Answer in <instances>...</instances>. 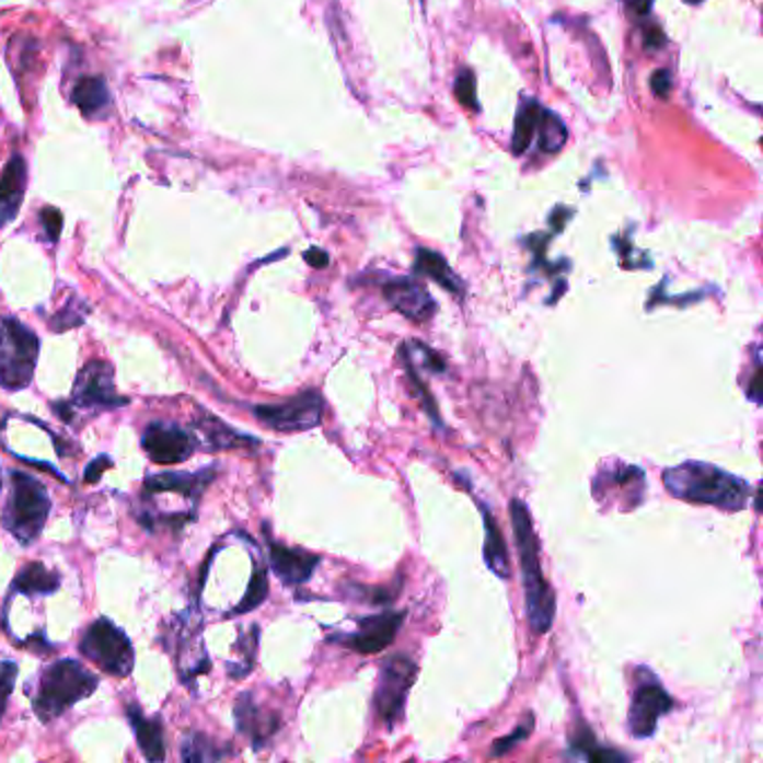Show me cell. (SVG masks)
<instances>
[{"mask_svg":"<svg viewBox=\"0 0 763 763\" xmlns=\"http://www.w3.org/2000/svg\"><path fill=\"white\" fill-rule=\"evenodd\" d=\"M81 654L113 677H128L135 668V649L130 638L108 619H99L85 629L81 638Z\"/></svg>","mask_w":763,"mask_h":763,"instance_id":"cell-6","label":"cell"},{"mask_svg":"<svg viewBox=\"0 0 763 763\" xmlns=\"http://www.w3.org/2000/svg\"><path fill=\"white\" fill-rule=\"evenodd\" d=\"M537 130H540V148L544 152H557L567 143V137H569L567 126L559 122L557 115H553L548 111H542Z\"/></svg>","mask_w":763,"mask_h":763,"instance_id":"cell-27","label":"cell"},{"mask_svg":"<svg viewBox=\"0 0 763 763\" xmlns=\"http://www.w3.org/2000/svg\"><path fill=\"white\" fill-rule=\"evenodd\" d=\"M569 754L576 759H585V761H596V763H609V761H627V754L614 750V748H604L596 741L593 732L589 730L587 724H582L578 728V732L571 737L569 741Z\"/></svg>","mask_w":763,"mask_h":763,"instance_id":"cell-23","label":"cell"},{"mask_svg":"<svg viewBox=\"0 0 763 763\" xmlns=\"http://www.w3.org/2000/svg\"><path fill=\"white\" fill-rule=\"evenodd\" d=\"M41 224H43V231H45V238L49 242H59V235L63 231V213L55 207H45L41 211Z\"/></svg>","mask_w":763,"mask_h":763,"instance_id":"cell-34","label":"cell"},{"mask_svg":"<svg viewBox=\"0 0 763 763\" xmlns=\"http://www.w3.org/2000/svg\"><path fill=\"white\" fill-rule=\"evenodd\" d=\"M666 490L690 504H705L721 511H743L750 499V484L732 473L705 462H685L663 473Z\"/></svg>","mask_w":763,"mask_h":763,"instance_id":"cell-2","label":"cell"},{"mask_svg":"<svg viewBox=\"0 0 763 763\" xmlns=\"http://www.w3.org/2000/svg\"><path fill=\"white\" fill-rule=\"evenodd\" d=\"M27 188V164L21 155H14L5 171L0 173V229L12 224L21 211Z\"/></svg>","mask_w":763,"mask_h":763,"instance_id":"cell-15","label":"cell"},{"mask_svg":"<svg viewBox=\"0 0 763 763\" xmlns=\"http://www.w3.org/2000/svg\"><path fill=\"white\" fill-rule=\"evenodd\" d=\"M670 88H672V77H670V72H666V70H658V72H654V77H651V90H654V94H658V96H668V92H670Z\"/></svg>","mask_w":763,"mask_h":763,"instance_id":"cell-35","label":"cell"},{"mask_svg":"<svg viewBox=\"0 0 763 763\" xmlns=\"http://www.w3.org/2000/svg\"><path fill=\"white\" fill-rule=\"evenodd\" d=\"M235 724L238 730L246 735L256 748H261L280 728V719L271 712H263L251 694L240 696L235 705Z\"/></svg>","mask_w":763,"mask_h":763,"instance_id":"cell-16","label":"cell"},{"mask_svg":"<svg viewBox=\"0 0 763 763\" xmlns=\"http://www.w3.org/2000/svg\"><path fill=\"white\" fill-rule=\"evenodd\" d=\"M623 3H625L627 12H629L634 19H645V16H649V12H651V3H654V0H623Z\"/></svg>","mask_w":763,"mask_h":763,"instance_id":"cell-38","label":"cell"},{"mask_svg":"<svg viewBox=\"0 0 763 763\" xmlns=\"http://www.w3.org/2000/svg\"><path fill=\"white\" fill-rule=\"evenodd\" d=\"M383 296L394 312L417 323L432 319L437 312V302L430 291L413 278H390L383 282Z\"/></svg>","mask_w":763,"mask_h":763,"instance_id":"cell-13","label":"cell"},{"mask_svg":"<svg viewBox=\"0 0 763 763\" xmlns=\"http://www.w3.org/2000/svg\"><path fill=\"white\" fill-rule=\"evenodd\" d=\"M674 709V698L668 694L647 668H640L636 672V690L632 694V705L627 715L629 735L634 739H649L656 735L660 717H666L668 712Z\"/></svg>","mask_w":763,"mask_h":763,"instance_id":"cell-8","label":"cell"},{"mask_svg":"<svg viewBox=\"0 0 763 763\" xmlns=\"http://www.w3.org/2000/svg\"><path fill=\"white\" fill-rule=\"evenodd\" d=\"M96 687L99 679L90 674L81 663H77V660H57L38 679V690L32 696L34 715L43 724H49L61 717L74 703L92 696Z\"/></svg>","mask_w":763,"mask_h":763,"instance_id":"cell-3","label":"cell"},{"mask_svg":"<svg viewBox=\"0 0 763 763\" xmlns=\"http://www.w3.org/2000/svg\"><path fill=\"white\" fill-rule=\"evenodd\" d=\"M454 96L460 101L462 106L471 108V111H479L477 104V92H475V77L471 70H462V74L456 77L454 81Z\"/></svg>","mask_w":763,"mask_h":763,"instance_id":"cell-31","label":"cell"},{"mask_svg":"<svg viewBox=\"0 0 763 763\" xmlns=\"http://www.w3.org/2000/svg\"><path fill=\"white\" fill-rule=\"evenodd\" d=\"M201 432H205V439L209 441V448L211 450H227V448H242V446H258V439L256 437H248V435H242L233 428H229L224 421L211 417V415H205V419H201L199 424H195Z\"/></svg>","mask_w":763,"mask_h":763,"instance_id":"cell-24","label":"cell"},{"mask_svg":"<svg viewBox=\"0 0 763 763\" xmlns=\"http://www.w3.org/2000/svg\"><path fill=\"white\" fill-rule=\"evenodd\" d=\"M128 719L132 724V730L143 756L148 761H164L166 743H164V730L160 719L143 717L137 707H128Z\"/></svg>","mask_w":763,"mask_h":763,"instance_id":"cell-21","label":"cell"},{"mask_svg":"<svg viewBox=\"0 0 763 763\" xmlns=\"http://www.w3.org/2000/svg\"><path fill=\"white\" fill-rule=\"evenodd\" d=\"M16 674H19V666L14 663V660H0V719H3L5 715L8 701L16 685Z\"/></svg>","mask_w":763,"mask_h":763,"instance_id":"cell-32","label":"cell"},{"mask_svg":"<svg viewBox=\"0 0 763 763\" xmlns=\"http://www.w3.org/2000/svg\"><path fill=\"white\" fill-rule=\"evenodd\" d=\"M269 596V582H267V571L265 567H256V571H253L251 576V582H248V589L242 598V602L233 609V614H246L251 612V609H256L261 606Z\"/></svg>","mask_w":763,"mask_h":763,"instance_id":"cell-29","label":"cell"},{"mask_svg":"<svg viewBox=\"0 0 763 763\" xmlns=\"http://www.w3.org/2000/svg\"><path fill=\"white\" fill-rule=\"evenodd\" d=\"M398 354H401V359L405 363V368H413V370H428L432 374H443L446 372V361L441 359V356L428 347L426 343L421 340H408V343H403L398 347Z\"/></svg>","mask_w":763,"mask_h":763,"instance_id":"cell-25","label":"cell"},{"mask_svg":"<svg viewBox=\"0 0 763 763\" xmlns=\"http://www.w3.org/2000/svg\"><path fill=\"white\" fill-rule=\"evenodd\" d=\"M59 587H61L59 574L49 571L41 563L27 565L12 582V591L23 596H49V593H57Z\"/></svg>","mask_w":763,"mask_h":763,"instance_id":"cell-22","label":"cell"},{"mask_svg":"<svg viewBox=\"0 0 763 763\" xmlns=\"http://www.w3.org/2000/svg\"><path fill=\"white\" fill-rule=\"evenodd\" d=\"M759 379H761V361H759V349L754 351V368H752V379H750V385H748V396L754 401V403H761V394H759Z\"/></svg>","mask_w":763,"mask_h":763,"instance_id":"cell-37","label":"cell"},{"mask_svg":"<svg viewBox=\"0 0 763 763\" xmlns=\"http://www.w3.org/2000/svg\"><path fill=\"white\" fill-rule=\"evenodd\" d=\"M74 106L88 117V119H101L113 106V96L104 79L99 77H83L74 83L72 90Z\"/></svg>","mask_w":763,"mask_h":763,"instance_id":"cell-18","label":"cell"},{"mask_svg":"<svg viewBox=\"0 0 763 763\" xmlns=\"http://www.w3.org/2000/svg\"><path fill=\"white\" fill-rule=\"evenodd\" d=\"M141 446L155 464H180L195 452V439L175 424H150L143 432Z\"/></svg>","mask_w":763,"mask_h":763,"instance_id":"cell-12","label":"cell"},{"mask_svg":"<svg viewBox=\"0 0 763 763\" xmlns=\"http://www.w3.org/2000/svg\"><path fill=\"white\" fill-rule=\"evenodd\" d=\"M413 269H415V274L435 280L437 285H441L446 291H450V293H454V296H462V293H464V282H462V278L450 269V265L446 263V258L441 256V253H437V251L417 248L415 267H413Z\"/></svg>","mask_w":763,"mask_h":763,"instance_id":"cell-20","label":"cell"},{"mask_svg":"<svg viewBox=\"0 0 763 763\" xmlns=\"http://www.w3.org/2000/svg\"><path fill=\"white\" fill-rule=\"evenodd\" d=\"M216 471L209 469L205 473H197V475H184V473H164V475H155V477H150L143 486L146 493H182V495H188L193 499H197L201 495V490H205L211 479H213Z\"/></svg>","mask_w":763,"mask_h":763,"instance_id":"cell-19","label":"cell"},{"mask_svg":"<svg viewBox=\"0 0 763 763\" xmlns=\"http://www.w3.org/2000/svg\"><path fill=\"white\" fill-rule=\"evenodd\" d=\"M77 304H79V302L72 300L66 310H61V312L55 316V321L49 323V327H53L55 332H66V330H72V327L81 325L83 319H85V310L79 312Z\"/></svg>","mask_w":763,"mask_h":763,"instance_id":"cell-33","label":"cell"},{"mask_svg":"<svg viewBox=\"0 0 763 763\" xmlns=\"http://www.w3.org/2000/svg\"><path fill=\"white\" fill-rule=\"evenodd\" d=\"M685 3H687V5H701L703 0H685Z\"/></svg>","mask_w":763,"mask_h":763,"instance_id":"cell-40","label":"cell"},{"mask_svg":"<svg viewBox=\"0 0 763 763\" xmlns=\"http://www.w3.org/2000/svg\"><path fill=\"white\" fill-rule=\"evenodd\" d=\"M417 677V663L405 654H394L383 663L374 694V707L388 728H394V724L401 719Z\"/></svg>","mask_w":763,"mask_h":763,"instance_id":"cell-7","label":"cell"},{"mask_svg":"<svg viewBox=\"0 0 763 763\" xmlns=\"http://www.w3.org/2000/svg\"><path fill=\"white\" fill-rule=\"evenodd\" d=\"M403 621H405V612H385L381 616L361 619L354 634L336 636L334 640L356 654H363V656L379 654L388 649V645H392Z\"/></svg>","mask_w":763,"mask_h":763,"instance_id":"cell-11","label":"cell"},{"mask_svg":"<svg viewBox=\"0 0 763 763\" xmlns=\"http://www.w3.org/2000/svg\"><path fill=\"white\" fill-rule=\"evenodd\" d=\"M542 111H544V108L537 104V101L531 99L529 104H524L522 111L518 113L516 130H513V139H511V148H513L516 155H524V152L529 150L531 139H533V135H535V130H537Z\"/></svg>","mask_w":763,"mask_h":763,"instance_id":"cell-26","label":"cell"},{"mask_svg":"<svg viewBox=\"0 0 763 763\" xmlns=\"http://www.w3.org/2000/svg\"><path fill=\"white\" fill-rule=\"evenodd\" d=\"M267 546H269V559H271L274 574L289 587L308 582L321 563V557L314 553L289 548L274 540H269Z\"/></svg>","mask_w":763,"mask_h":763,"instance_id":"cell-14","label":"cell"},{"mask_svg":"<svg viewBox=\"0 0 763 763\" xmlns=\"http://www.w3.org/2000/svg\"><path fill=\"white\" fill-rule=\"evenodd\" d=\"M111 466H113V462L108 460V456H106V454H101L99 460H94V462H92V464L85 469V482H88V484L99 482L101 471H106V469H111Z\"/></svg>","mask_w":763,"mask_h":763,"instance_id":"cell-36","label":"cell"},{"mask_svg":"<svg viewBox=\"0 0 763 763\" xmlns=\"http://www.w3.org/2000/svg\"><path fill=\"white\" fill-rule=\"evenodd\" d=\"M227 754H229V750H220V745L213 743L205 735H190V737H186V741L182 745V759L190 761V763L216 761V759H224Z\"/></svg>","mask_w":763,"mask_h":763,"instance_id":"cell-28","label":"cell"},{"mask_svg":"<svg viewBox=\"0 0 763 763\" xmlns=\"http://www.w3.org/2000/svg\"><path fill=\"white\" fill-rule=\"evenodd\" d=\"M479 508H482V518H484V559H486L488 569L497 578L508 580L511 578V557H508L504 533H501L495 516L490 513V508L484 504H479Z\"/></svg>","mask_w":763,"mask_h":763,"instance_id":"cell-17","label":"cell"},{"mask_svg":"<svg viewBox=\"0 0 763 763\" xmlns=\"http://www.w3.org/2000/svg\"><path fill=\"white\" fill-rule=\"evenodd\" d=\"M41 340L12 316H0V388L23 390L32 383Z\"/></svg>","mask_w":763,"mask_h":763,"instance_id":"cell-5","label":"cell"},{"mask_svg":"<svg viewBox=\"0 0 763 763\" xmlns=\"http://www.w3.org/2000/svg\"><path fill=\"white\" fill-rule=\"evenodd\" d=\"M304 261H308V265H312L316 269H323L330 265V256L323 248H310L308 253H304Z\"/></svg>","mask_w":763,"mask_h":763,"instance_id":"cell-39","label":"cell"},{"mask_svg":"<svg viewBox=\"0 0 763 763\" xmlns=\"http://www.w3.org/2000/svg\"><path fill=\"white\" fill-rule=\"evenodd\" d=\"M511 508V522L516 531V544H518V557L522 569V582H524V600H527V621L535 636H544L555 621V591L548 585V580L542 574L540 567V544L537 535L533 531V520L529 513V506L522 499H511L508 504Z\"/></svg>","mask_w":763,"mask_h":763,"instance_id":"cell-1","label":"cell"},{"mask_svg":"<svg viewBox=\"0 0 763 763\" xmlns=\"http://www.w3.org/2000/svg\"><path fill=\"white\" fill-rule=\"evenodd\" d=\"M325 413V401L321 392L304 390L298 396H291L282 403H265L253 408L267 428L276 432H304L321 426Z\"/></svg>","mask_w":763,"mask_h":763,"instance_id":"cell-9","label":"cell"},{"mask_svg":"<svg viewBox=\"0 0 763 763\" xmlns=\"http://www.w3.org/2000/svg\"><path fill=\"white\" fill-rule=\"evenodd\" d=\"M72 403L77 408H122L128 405V398L122 396L115 388V370L106 361L88 363L72 390Z\"/></svg>","mask_w":763,"mask_h":763,"instance_id":"cell-10","label":"cell"},{"mask_svg":"<svg viewBox=\"0 0 763 763\" xmlns=\"http://www.w3.org/2000/svg\"><path fill=\"white\" fill-rule=\"evenodd\" d=\"M49 508H53V501L38 479L25 473H12V490L3 511V524L21 544H32L41 535Z\"/></svg>","mask_w":763,"mask_h":763,"instance_id":"cell-4","label":"cell"},{"mask_svg":"<svg viewBox=\"0 0 763 763\" xmlns=\"http://www.w3.org/2000/svg\"><path fill=\"white\" fill-rule=\"evenodd\" d=\"M533 732V715H527L524 721L518 726V730L513 735H508L499 741L493 743V750H490V756H504L506 752H511L518 743H522L529 735Z\"/></svg>","mask_w":763,"mask_h":763,"instance_id":"cell-30","label":"cell"},{"mask_svg":"<svg viewBox=\"0 0 763 763\" xmlns=\"http://www.w3.org/2000/svg\"><path fill=\"white\" fill-rule=\"evenodd\" d=\"M0 488H3V477H0Z\"/></svg>","mask_w":763,"mask_h":763,"instance_id":"cell-41","label":"cell"}]
</instances>
